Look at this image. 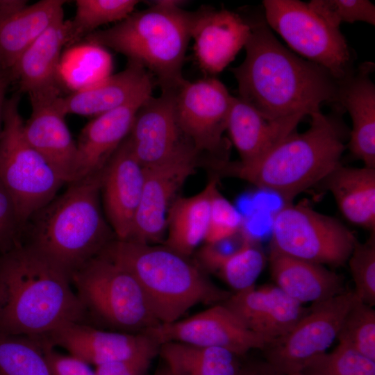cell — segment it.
<instances>
[{
	"label": "cell",
	"mask_w": 375,
	"mask_h": 375,
	"mask_svg": "<svg viewBox=\"0 0 375 375\" xmlns=\"http://www.w3.org/2000/svg\"><path fill=\"white\" fill-rule=\"evenodd\" d=\"M250 25L245 58L231 69L240 99L270 121L303 119L337 103L338 81L327 70L289 51L266 22Z\"/></svg>",
	"instance_id": "1"
},
{
	"label": "cell",
	"mask_w": 375,
	"mask_h": 375,
	"mask_svg": "<svg viewBox=\"0 0 375 375\" xmlns=\"http://www.w3.org/2000/svg\"><path fill=\"white\" fill-rule=\"evenodd\" d=\"M0 286L4 333L41 337L68 323H86L70 274L28 244L0 254Z\"/></svg>",
	"instance_id": "2"
},
{
	"label": "cell",
	"mask_w": 375,
	"mask_h": 375,
	"mask_svg": "<svg viewBox=\"0 0 375 375\" xmlns=\"http://www.w3.org/2000/svg\"><path fill=\"white\" fill-rule=\"evenodd\" d=\"M101 172L68 183L22 229L21 243L39 251L70 276L117 239L102 208Z\"/></svg>",
	"instance_id": "3"
},
{
	"label": "cell",
	"mask_w": 375,
	"mask_h": 375,
	"mask_svg": "<svg viewBox=\"0 0 375 375\" xmlns=\"http://www.w3.org/2000/svg\"><path fill=\"white\" fill-rule=\"evenodd\" d=\"M309 128L292 132L254 162L219 161L220 170L288 201L324 180L340 164L345 149L337 117L321 111L310 115Z\"/></svg>",
	"instance_id": "4"
},
{
	"label": "cell",
	"mask_w": 375,
	"mask_h": 375,
	"mask_svg": "<svg viewBox=\"0 0 375 375\" xmlns=\"http://www.w3.org/2000/svg\"><path fill=\"white\" fill-rule=\"evenodd\" d=\"M101 253L133 274L160 324L180 319L197 304L219 303L231 295L198 265L164 244L115 239Z\"/></svg>",
	"instance_id": "5"
},
{
	"label": "cell",
	"mask_w": 375,
	"mask_h": 375,
	"mask_svg": "<svg viewBox=\"0 0 375 375\" xmlns=\"http://www.w3.org/2000/svg\"><path fill=\"white\" fill-rule=\"evenodd\" d=\"M192 21L193 12L182 9L177 1H159L87 36L92 44L114 49L148 69L162 91L176 90L185 81L182 67Z\"/></svg>",
	"instance_id": "6"
},
{
	"label": "cell",
	"mask_w": 375,
	"mask_h": 375,
	"mask_svg": "<svg viewBox=\"0 0 375 375\" xmlns=\"http://www.w3.org/2000/svg\"><path fill=\"white\" fill-rule=\"evenodd\" d=\"M71 280L87 324L90 319L132 333L160 324L133 274L103 253L74 272Z\"/></svg>",
	"instance_id": "7"
},
{
	"label": "cell",
	"mask_w": 375,
	"mask_h": 375,
	"mask_svg": "<svg viewBox=\"0 0 375 375\" xmlns=\"http://www.w3.org/2000/svg\"><path fill=\"white\" fill-rule=\"evenodd\" d=\"M19 105L17 94L4 105L0 183L13 201L22 231L30 217L51 201L65 183L26 140Z\"/></svg>",
	"instance_id": "8"
},
{
	"label": "cell",
	"mask_w": 375,
	"mask_h": 375,
	"mask_svg": "<svg viewBox=\"0 0 375 375\" xmlns=\"http://www.w3.org/2000/svg\"><path fill=\"white\" fill-rule=\"evenodd\" d=\"M272 231V251L322 265L345 263L357 241L337 219L304 205L282 207Z\"/></svg>",
	"instance_id": "9"
},
{
	"label": "cell",
	"mask_w": 375,
	"mask_h": 375,
	"mask_svg": "<svg viewBox=\"0 0 375 375\" xmlns=\"http://www.w3.org/2000/svg\"><path fill=\"white\" fill-rule=\"evenodd\" d=\"M266 23L306 60L327 70L337 81L353 71L344 35L298 0H264Z\"/></svg>",
	"instance_id": "10"
},
{
	"label": "cell",
	"mask_w": 375,
	"mask_h": 375,
	"mask_svg": "<svg viewBox=\"0 0 375 375\" xmlns=\"http://www.w3.org/2000/svg\"><path fill=\"white\" fill-rule=\"evenodd\" d=\"M358 299L354 292L344 291L313 303L288 333L263 349L269 369L274 375L302 372L311 361L326 353L337 338L347 313Z\"/></svg>",
	"instance_id": "11"
},
{
	"label": "cell",
	"mask_w": 375,
	"mask_h": 375,
	"mask_svg": "<svg viewBox=\"0 0 375 375\" xmlns=\"http://www.w3.org/2000/svg\"><path fill=\"white\" fill-rule=\"evenodd\" d=\"M233 97L215 78L185 80L175 94V111L180 128L199 154H224L223 138Z\"/></svg>",
	"instance_id": "12"
},
{
	"label": "cell",
	"mask_w": 375,
	"mask_h": 375,
	"mask_svg": "<svg viewBox=\"0 0 375 375\" xmlns=\"http://www.w3.org/2000/svg\"><path fill=\"white\" fill-rule=\"evenodd\" d=\"M158 344L177 342L226 349L238 356L264 349L270 342L249 330L224 303L171 323H160L143 332Z\"/></svg>",
	"instance_id": "13"
},
{
	"label": "cell",
	"mask_w": 375,
	"mask_h": 375,
	"mask_svg": "<svg viewBox=\"0 0 375 375\" xmlns=\"http://www.w3.org/2000/svg\"><path fill=\"white\" fill-rule=\"evenodd\" d=\"M198 153L188 148L169 160L144 168L142 193L128 241L157 244L166 235L167 212L197 165Z\"/></svg>",
	"instance_id": "14"
},
{
	"label": "cell",
	"mask_w": 375,
	"mask_h": 375,
	"mask_svg": "<svg viewBox=\"0 0 375 375\" xmlns=\"http://www.w3.org/2000/svg\"><path fill=\"white\" fill-rule=\"evenodd\" d=\"M176 90H162L147 98L139 108L126 138L144 167L162 163L193 147L178 125L175 111Z\"/></svg>",
	"instance_id": "15"
},
{
	"label": "cell",
	"mask_w": 375,
	"mask_h": 375,
	"mask_svg": "<svg viewBox=\"0 0 375 375\" xmlns=\"http://www.w3.org/2000/svg\"><path fill=\"white\" fill-rule=\"evenodd\" d=\"M40 338L95 367L160 347L144 333L105 331L82 322L66 324Z\"/></svg>",
	"instance_id": "16"
},
{
	"label": "cell",
	"mask_w": 375,
	"mask_h": 375,
	"mask_svg": "<svg viewBox=\"0 0 375 375\" xmlns=\"http://www.w3.org/2000/svg\"><path fill=\"white\" fill-rule=\"evenodd\" d=\"M144 180V168L125 139L103 169L100 183L103 210L117 240L129 237Z\"/></svg>",
	"instance_id": "17"
},
{
	"label": "cell",
	"mask_w": 375,
	"mask_h": 375,
	"mask_svg": "<svg viewBox=\"0 0 375 375\" xmlns=\"http://www.w3.org/2000/svg\"><path fill=\"white\" fill-rule=\"evenodd\" d=\"M58 94L30 98L31 113L24 124L28 144L68 184L75 180L77 162L76 142L65 122Z\"/></svg>",
	"instance_id": "18"
},
{
	"label": "cell",
	"mask_w": 375,
	"mask_h": 375,
	"mask_svg": "<svg viewBox=\"0 0 375 375\" xmlns=\"http://www.w3.org/2000/svg\"><path fill=\"white\" fill-rule=\"evenodd\" d=\"M251 331L270 343L288 333L310 308L276 285L236 292L222 302Z\"/></svg>",
	"instance_id": "19"
},
{
	"label": "cell",
	"mask_w": 375,
	"mask_h": 375,
	"mask_svg": "<svg viewBox=\"0 0 375 375\" xmlns=\"http://www.w3.org/2000/svg\"><path fill=\"white\" fill-rule=\"evenodd\" d=\"M251 25L226 9L203 8L193 12L191 38L200 67L215 74L226 68L244 47Z\"/></svg>",
	"instance_id": "20"
},
{
	"label": "cell",
	"mask_w": 375,
	"mask_h": 375,
	"mask_svg": "<svg viewBox=\"0 0 375 375\" xmlns=\"http://www.w3.org/2000/svg\"><path fill=\"white\" fill-rule=\"evenodd\" d=\"M152 95L145 93L118 108L96 116L81 130L76 142L75 181L101 173L127 138L135 115Z\"/></svg>",
	"instance_id": "21"
},
{
	"label": "cell",
	"mask_w": 375,
	"mask_h": 375,
	"mask_svg": "<svg viewBox=\"0 0 375 375\" xmlns=\"http://www.w3.org/2000/svg\"><path fill=\"white\" fill-rule=\"evenodd\" d=\"M374 64L365 62L338 81L337 103L352 120L349 149L351 154L375 169V85L370 74Z\"/></svg>",
	"instance_id": "22"
},
{
	"label": "cell",
	"mask_w": 375,
	"mask_h": 375,
	"mask_svg": "<svg viewBox=\"0 0 375 375\" xmlns=\"http://www.w3.org/2000/svg\"><path fill=\"white\" fill-rule=\"evenodd\" d=\"M153 81L139 63L128 60L126 67L98 82L79 88L60 99L66 115L97 116L132 101L145 93H152Z\"/></svg>",
	"instance_id": "23"
},
{
	"label": "cell",
	"mask_w": 375,
	"mask_h": 375,
	"mask_svg": "<svg viewBox=\"0 0 375 375\" xmlns=\"http://www.w3.org/2000/svg\"><path fill=\"white\" fill-rule=\"evenodd\" d=\"M69 42L64 17L51 24L19 57L10 71L29 98L58 94L57 79L63 46Z\"/></svg>",
	"instance_id": "24"
},
{
	"label": "cell",
	"mask_w": 375,
	"mask_h": 375,
	"mask_svg": "<svg viewBox=\"0 0 375 375\" xmlns=\"http://www.w3.org/2000/svg\"><path fill=\"white\" fill-rule=\"evenodd\" d=\"M301 119L268 120L238 97H233L226 131L239 153V162L248 164L294 132Z\"/></svg>",
	"instance_id": "25"
},
{
	"label": "cell",
	"mask_w": 375,
	"mask_h": 375,
	"mask_svg": "<svg viewBox=\"0 0 375 375\" xmlns=\"http://www.w3.org/2000/svg\"><path fill=\"white\" fill-rule=\"evenodd\" d=\"M269 266L276 285L302 304L318 303L344 292L342 278L322 265L272 251Z\"/></svg>",
	"instance_id": "26"
},
{
	"label": "cell",
	"mask_w": 375,
	"mask_h": 375,
	"mask_svg": "<svg viewBox=\"0 0 375 375\" xmlns=\"http://www.w3.org/2000/svg\"><path fill=\"white\" fill-rule=\"evenodd\" d=\"M64 4L62 0H41L0 22V69L10 72L50 26L64 17Z\"/></svg>",
	"instance_id": "27"
},
{
	"label": "cell",
	"mask_w": 375,
	"mask_h": 375,
	"mask_svg": "<svg viewBox=\"0 0 375 375\" xmlns=\"http://www.w3.org/2000/svg\"><path fill=\"white\" fill-rule=\"evenodd\" d=\"M217 186V179L215 178L199 193L174 201L167 215L165 246L188 258L204 242L211 197Z\"/></svg>",
	"instance_id": "28"
},
{
	"label": "cell",
	"mask_w": 375,
	"mask_h": 375,
	"mask_svg": "<svg viewBox=\"0 0 375 375\" xmlns=\"http://www.w3.org/2000/svg\"><path fill=\"white\" fill-rule=\"evenodd\" d=\"M342 215L375 231V169L338 166L324 180Z\"/></svg>",
	"instance_id": "29"
},
{
	"label": "cell",
	"mask_w": 375,
	"mask_h": 375,
	"mask_svg": "<svg viewBox=\"0 0 375 375\" xmlns=\"http://www.w3.org/2000/svg\"><path fill=\"white\" fill-rule=\"evenodd\" d=\"M158 354L174 375H241L243 369L239 356L222 348L169 342Z\"/></svg>",
	"instance_id": "30"
},
{
	"label": "cell",
	"mask_w": 375,
	"mask_h": 375,
	"mask_svg": "<svg viewBox=\"0 0 375 375\" xmlns=\"http://www.w3.org/2000/svg\"><path fill=\"white\" fill-rule=\"evenodd\" d=\"M0 375H53L40 339L0 331Z\"/></svg>",
	"instance_id": "31"
},
{
	"label": "cell",
	"mask_w": 375,
	"mask_h": 375,
	"mask_svg": "<svg viewBox=\"0 0 375 375\" xmlns=\"http://www.w3.org/2000/svg\"><path fill=\"white\" fill-rule=\"evenodd\" d=\"M136 0H76L74 19L69 22V42L103 24L121 22L138 3Z\"/></svg>",
	"instance_id": "32"
},
{
	"label": "cell",
	"mask_w": 375,
	"mask_h": 375,
	"mask_svg": "<svg viewBox=\"0 0 375 375\" xmlns=\"http://www.w3.org/2000/svg\"><path fill=\"white\" fill-rule=\"evenodd\" d=\"M337 338L362 355L375 360V311L358 299L347 313Z\"/></svg>",
	"instance_id": "33"
},
{
	"label": "cell",
	"mask_w": 375,
	"mask_h": 375,
	"mask_svg": "<svg viewBox=\"0 0 375 375\" xmlns=\"http://www.w3.org/2000/svg\"><path fill=\"white\" fill-rule=\"evenodd\" d=\"M265 263L264 253L250 238L224 262L217 274L230 287L238 292L255 285Z\"/></svg>",
	"instance_id": "34"
},
{
	"label": "cell",
	"mask_w": 375,
	"mask_h": 375,
	"mask_svg": "<svg viewBox=\"0 0 375 375\" xmlns=\"http://www.w3.org/2000/svg\"><path fill=\"white\" fill-rule=\"evenodd\" d=\"M302 372L312 375H375V360L339 343L331 353L315 358Z\"/></svg>",
	"instance_id": "35"
},
{
	"label": "cell",
	"mask_w": 375,
	"mask_h": 375,
	"mask_svg": "<svg viewBox=\"0 0 375 375\" xmlns=\"http://www.w3.org/2000/svg\"><path fill=\"white\" fill-rule=\"evenodd\" d=\"M308 7L329 26L339 28L342 22L375 24V6L367 0H312Z\"/></svg>",
	"instance_id": "36"
},
{
	"label": "cell",
	"mask_w": 375,
	"mask_h": 375,
	"mask_svg": "<svg viewBox=\"0 0 375 375\" xmlns=\"http://www.w3.org/2000/svg\"><path fill=\"white\" fill-rule=\"evenodd\" d=\"M347 261L355 284V294L359 300L372 307L375 305L374 235L365 243L356 241Z\"/></svg>",
	"instance_id": "37"
},
{
	"label": "cell",
	"mask_w": 375,
	"mask_h": 375,
	"mask_svg": "<svg viewBox=\"0 0 375 375\" xmlns=\"http://www.w3.org/2000/svg\"><path fill=\"white\" fill-rule=\"evenodd\" d=\"M242 217L237 208L219 192L213 190L210 218L204 243H213L230 238L242 230Z\"/></svg>",
	"instance_id": "38"
},
{
	"label": "cell",
	"mask_w": 375,
	"mask_h": 375,
	"mask_svg": "<svg viewBox=\"0 0 375 375\" xmlns=\"http://www.w3.org/2000/svg\"><path fill=\"white\" fill-rule=\"evenodd\" d=\"M251 238L242 230L213 243H204L198 251V265L202 269L217 273L224 262L238 251Z\"/></svg>",
	"instance_id": "39"
},
{
	"label": "cell",
	"mask_w": 375,
	"mask_h": 375,
	"mask_svg": "<svg viewBox=\"0 0 375 375\" xmlns=\"http://www.w3.org/2000/svg\"><path fill=\"white\" fill-rule=\"evenodd\" d=\"M22 232L13 201L0 183V254L21 243Z\"/></svg>",
	"instance_id": "40"
},
{
	"label": "cell",
	"mask_w": 375,
	"mask_h": 375,
	"mask_svg": "<svg viewBox=\"0 0 375 375\" xmlns=\"http://www.w3.org/2000/svg\"><path fill=\"white\" fill-rule=\"evenodd\" d=\"M53 375H96L90 365L70 354L64 355L38 337Z\"/></svg>",
	"instance_id": "41"
},
{
	"label": "cell",
	"mask_w": 375,
	"mask_h": 375,
	"mask_svg": "<svg viewBox=\"0 0 375 375\" xmlns=\"http://www.w3.org/2000/svg\"><path fill=\"white\" fill-rule=\"evenodd\" d=\"M159 348L95 367L96 375H145Z\"/></svg>",
	"instance_id": "42"
},
{
	"label": "cell",
	"mask_w": 375,
	"mask_h": 375,
	"mask_svg": "<svg viewBox=\"0 0 375 375\" xmlns=\"http://www.w3.org/2000/svg\"><path fill=\"white\" fill-rule=\"evenodd\" d=\"M10 82L8 71H0V135L3 126V110L6 102V93Z\"/></svg>",
	"instance_id": "43"
},
{
	"label": "cell",
	"mask_w": 375,
	"mask_h": 375,
	"mask_svg": "<svg viewBox=\"0 0 375 375\" xmlns=\"http://www.w3.org/2000/svg\"><path fill=\"white\" fill-rule=\"evenodd\" d=\"M241 375H274L266 365L243 367Z\"/></svg>",
	"instance_id": "44"
},
{
	"label": "cell",
	"mask_w": 375,
	"mask_h": 375,
	"mask_svg": "<svg viewBox=\"0 0 375 375\" xmlns=\"http://www.w3.org/2000/svg\"><path fill=\"white\" fill-rule=\"evenodd\" d=\"M153 375H174L169 367L165 365L156 370Z\"/></svg>",
	"instance_id": "45"
},
{
	"label": "cell",
	"mask_w": 375,
	"mask_h": 375,
	"mask_svg": "<svg viewBox=\"0 0 375 375\" xmlns=\"http://www.w3.org/2000/svg\"><path fill=\"white\" fill-rule=\"evenodd\" d=\"M290 375H312V374H307V373H305V372H299V373H295V374H290Z\"/></svg>",
	"instance_id": "46"
},
{
	"label": "cell",
	"mask_w": 375,
	"mask_h": 375,
	"mask_svg": "<svg viewBox=\"0 0 375 375\" xmlns=\"http://www.w3.org/2000/svg\"><path fill=\"white\" fill-rule=\"evenodd\" d=\"M1 302H2V291L0 286V306H1Z\"/></svg>",
	"instance_id": "47"
},
{
	"label": "cell",
	"mask_w": 375,
	"mask_h": 375,
	"mask_svg": "<svg viewBox=\"0 0 375 375\" xmlns=\"http://www.w3.org/2000/svg\"><path fill=\"white\" fill-rule=\"evenodd\" d=\"M0 70H1V69H0Z\"/></svg>",
	"instance_id": "48"
}]
</instances>
